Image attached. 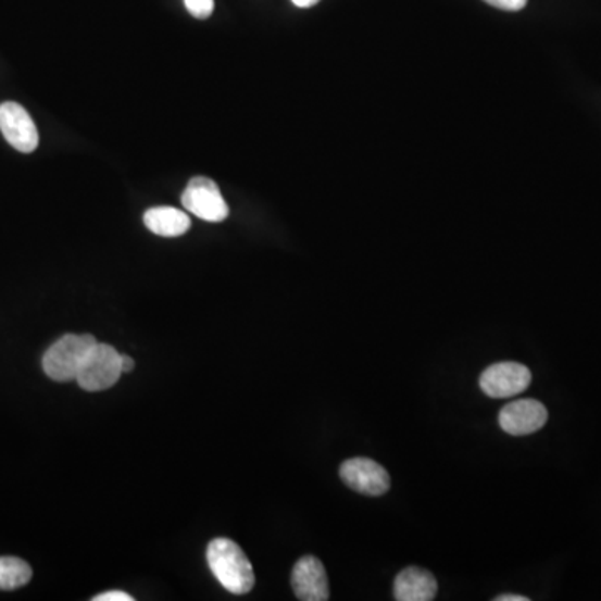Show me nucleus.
I'll use <instances>...</instances> for the list:
<instances>
[{
  "instance_id": "f257e3e1",
  "label": "nucleus",
  "mask_w": 601,
  "mask_h": 601,
  "mask_svg": "<svg viewBox=\"0 0 601 601\" xmlns=\"http://www.w3.org/2000/svg\"><path fill=\"white\" fill-rule=\"evenodd\" d=\"M208 563L216 580L233 594H246L254 587V569L242 548L227 538H216L208 547Z\"/></svg>"
},
{
  "instance_id": "f03ea898",
  "label": "nucleus",
  "mask_w": 601,
  "mask_h": 601,
  "mask_svg": "<svg viewBox=\"0 0 601 601\" xmlns=\"http://www.w3.org/2000/svg\"><path fill=\"white\" fill-rule=\"evenodd\" d=\"M96 345L98 339L92 335L62 336L43 354V372L58 383L76 381L90 350Z\"/></svg>"
},
{
  "instance_id": "7ed1b4c3",
  "label": "nucleus",
  "mask_w": 601,
  "mask_h": 601,
  "mask_svg": "<svg viewBox=\"0 0 601 601\" xmlns=\"http://www.w3.org/2000/svg\"><path fill=\"white\" fill-rule=\"evenodd\" d=\"M121 376H123L121 354L112 346L98 341V345L90 350L76 381L84 391H104L120 381Z\"/></svg>"
},
{
  "instance_id": "20e7f679",
  "label": "nucleus",
  "mask_w": 601,
  "mask_h": 601,
  "mask_svg": "<svg viewBox=\"0 0 601 601\" xmlns=\"http://www.w3.org/2000/svg\"><path fill=\"white\" fill-rule=\"evenodd\" d=\"M180 202L189 213L208 223H221L229 216V208L221 195L220 186L210 177H192L180 196Z\"/></svg>"
},
{
  "instance_id": "39448f33",
  "label": "nucleus",
  "mask_w": 601,
  "mask_h": 601,
  "mask_svg": "<svg viewBox=\"0 0 601 601\" xmlns=\"http://www.w3.org/2000/svg\"><path fill=\"white\" fill-rule=\"evenodd\" d=\"M346 487L367 497H381L389 490V475L376 461L370 458H351L339 468Z\"/></svg>"
},
{
  "instance_id": "423d86ee",
  "label": "nucleus",
  "mask_w": 601,
  "mask_h": 601,
  "mask_svg": "<svg viewBox=\"0 0 601 601\" xmlns=\"http://www.w3.org/2000/svg\"><path fill=\"white\" fill-rule=\"evenodd\" d=\"M529 383H531V373L528 367L512 361L491 364L479 378V386L490 398L515 397L525 391Z\"/></svg>"
},
{
  "instance_id": "0eeeda50",
  "label": "nucleus",
  "mask_w": 601,
  "mask_h": 601,
  "mask_svg": "<svg viewBox=\"0 0 601 601\" xmlns=\"http://www.w3.org/2000/svg\"><path fill=\"white\" fill-rule=\"evenodd\" d=\"M0 130L5 141L18 152L36 151L39 146V133L29 112L17 102L0 104Z\"/></svg>"
},
{
  "instance_id": "6e6552de",
  "label": "nucleus",
  "mask_w": 601,
  "mask_h": 601,
  "mask_svg": "<svg viewBox=\"0 0 601 601\" xmlns=\"http://www.w3.org/2000/svg\"><path fill=\"white\" fill-rule=\"evenodd\" d=\"M498 422L508 435H531L543 428L544 423L548 422V411L537 400L513 401L500 411Z\"/></svg>"
},
{
  "instance_id": "1a4fd4ad",
  "label": "nucleus",
  "mask_w": 601,
  "mask_h": 601,
  "mask_svg": "<svg viewBox=\"0 0 601 601\" xmlns=\"http://www.w3.org/2000/svg\"><path fill=\"white\" fill-rule=\"evenodd\" d=\"M292 590L303 601L329 600L328 575L316 556L306 554L296 563L291 576Z\"/></svg>"
},
{
  "instance_id": "9d476101",
  "label": "nucleus",
  "mask_w": 601,
  "mask_h": 601,
  "mask_svg": "<svg viewBox=\"0 0 601 601\" xmlns=\"http://www.w3.org/2000/svg\"><path fill=\"white\" fill-rule=\"evenodd\" d=\"M438 591V581L431 573L418 566L403 569L395 580V598L398 601H431Z\"/></svg>"
},
{
  "instance_id": "9b49d317",
  "label": "nucleus",
  "mask_w": 601,
  "mask_h": 601,
  "mask_svg": "<svg viewBox=\"0 0 601 601\" xmlns=\"http://www.w3.org/2000/svg\"><path fill=\"white\" fill-rule=\"evenodd\" d=\"M145 224L154 235L163 238H179L186 235L191 227V217L184 211L167 205H159L146 211Z\"/></svg>"
},
{
  "instance_id": "f8f14e48",
  "label": "nucleus",
  "mask_w": 601,
  "mask_h": 601,
  "mask_svg": "<svg viewBox=\"0 0 601 601\" xmlns=\"http://www.w3.org/2000/svg\"><path fill=\"white\" fill-rule=\"evenodd\" d=\"M33 578V568L24 560L15 556L0 559V590H17L26 587Z\"/></svg>"
},
{
  "instance_id": "ddd939ff",
  "label": "nucleus",
  "mask_w": 601,
  "mask_h": 601,
  "mask_svg": "<svg viewBox=\"0 0 601 601\" xmlns=\"http://www.w3.org/2000/svg\"><path fill=\"white\" fill-rule=\"evenodd\" d=\"M184 4L196 18H208L214 12V0H184Z\"/></svg>"
},
{
  "instance_id": "4468645a",
  "label": "nucleus",
  "mask_w": 601,
  "mask_h": 601,
  "mask_svg": "<svg viewBox=\"0 0 601 601\" xmlns=\"http://www.w3.org/2000/svg\"><path fill=\"white\" fill-rule=\"evenodd\" d=\"M485 2L508 12L522 11L528 4V0H485Z\"/></svg>"
},
{
  "instance_id": "2eb2a0df",
  "label": "nucleus",
  "mask_w": 601,
  "mask_h": 601,
  "mask_svg": "<svg viewBox=\"0 0 601 601\" xmlns=\"http://www.w3.org/2000/svg\"><path fill=\"white\" fill-rule=\"evenodd\" d=\"M95 601H134V597L126 591H105V593L95 597Z\"/></svg>"
},
{
  "instance_id": "dca6fc26",
  "label": "nucleus",
  "mask_w": 601,
  "mask_h": 601,
  "mask_svg": "<svg viewBox=\"0 0 601 601\" xmlns=\"http://www.w3.org/2000/svg\"><path fill=\"white\" fill-rule=\"evenodd\" d=\"M121 364H123V373H130L133 372L134 366H136L133 358L127 356V354H121Z\"/></svg>"
},
{
  "instance_id": "f3484780",
  "label": "nucleus",
  "mask_w": 601,
  "mask_h": 601,
  "mask_svg": "<svg viewBox=\"0 0 601 601\" xmlns=\"http://www.w3.org/2000/svg\"><path fill=\"white\" fill-rule=\"evenodd\" d=\"M497 601H528V598L523 594H501L497 597Z\"/></svg>"
},
{
  "instance_id": "a211bd4d",
  "label": "nucleus",
  "mask_w": 601,
  "mask_h": 601,
  "mask_svg": "<svg viewBox=\"0 0 601 601\" xmlns=\"http://www.w3.org/2000/svg\"><path fill=\"white\" fill-rule=\"evenodd\" d=\"M320 0H292V4L298 5L301 9L313 8Z\"/></svg>"
}]
</instances>
